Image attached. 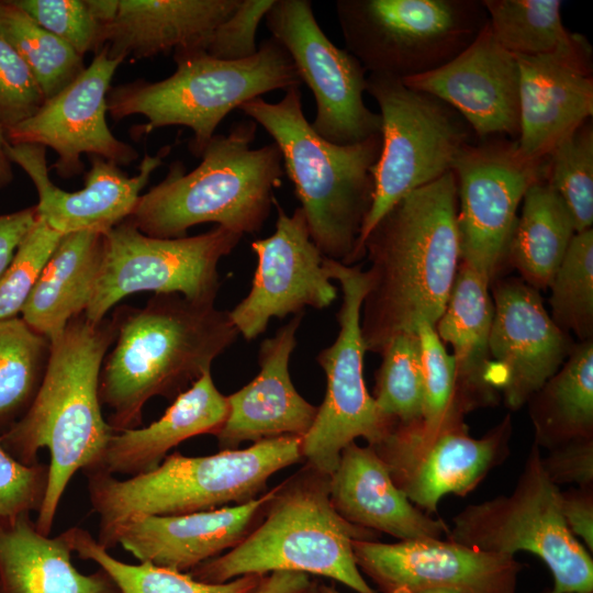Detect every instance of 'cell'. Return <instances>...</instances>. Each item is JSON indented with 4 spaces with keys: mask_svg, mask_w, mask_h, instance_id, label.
I'll use <instances>...</instances> for the list:
<instances>
[{
    "mask_svg": "<svg viewBox=\"0 0 593 593\" xmlns=\"http://www.w3.org/2000/svg\"><path fill=\"white\" fill-rule=\"evenodd\" d=\"M457 182L450 170L399 200L363 242L370 262L361 307L367 351L381 354L418 322L434 327L448 302L460 264Z\"/></svg>",
    "mask_w": 593,
    "mask_h": 593,
    "instance_id": "cell-1",
    "label": "cell"
},
{
    "mask_svg": "<svg viewBox=\"0 0 593 593\" xmlns=\"http://www.w3.org/2000/svg\"><path fill=\"white\" fill-rule=\"evenodd\" d=\"M116 335L113 315L97 323L83 313L70 320L51 342L46 371L30 409L0 435V445L23 465L38 463L41 449L49 451L46 494L34 521L43 535H51L71 478L78 471L99 470L114 434L102 416L99 379Z\"/></svg>",
    "mask_w": 593,
    "mask_h": 593,
    "instance_id": "cell-2",
    "label": "cell"
},
{
    "mask_svg": "<svg viewBox=\"0 0 593 593\" xmlns=\"http://www.w3.org/2000/svg\"><path fill=\"white\" fill-rule=\"evenodd\" d=\"M114 347L99 379L114 433L137 428L154 396L174 401L238 337L230 313L178 293H156L144 307L120 306Z\"/></svg>",
    "mask_w": 593,
    "mask_h": 593,
    "instance_id": "cell-3",
    "label": "cell"
},
{
    "mask_svg": "<svg viewBox=\"0 0 593 593\" xmlns=\"http://www.w3.org/2000/svg\"><path fill=\"white\" fill-rule=\"evenodd\" d=\"M257 125L246 119L227 134H215L189 172L182 163H172L167 176L141 194L126 220L156 238L184 237L189 228L210 222L242 236L259 232L284 170L275 143L250 147Z\"/></svg>",
    "mask_w": 593,
    "mask_h": 593,
    "instance_id": "cell-4",
    "label": "cell"
},
{
    "mask_svg": "<svg viewBox=\"0 0 593 593\" xmlns=\"http://www.w3.org/2000/svg\"><path fill=\"white\" fill-rule=\"evenodd\" d=\"M243 113L272 137L283 170L294 186L310 236L324 257L351 266L373 199L372 168L381 134L350 145L318 136L306 120L300 88H289L278 102L255 98Z\"/></svg>",
    "mask_w": 593,
    "mask_h": 593,
    "instance_id": "cell-5",
    "label": "cell"
},
{
    "mask_svg": "<svg viewBox=\"0 0 593 593\" xmlns=\"http://www.w3.org/2000/svg\"><path fill=\"white\" fill-rule=\"evenodd\" d=\"M302 460V437L282 436L209 456L174 452L152 471L124 480L89 472L97 540L110 550L116 529L136 515H182L249 502L267 491L276 472Z\"/></svg>",
    "mask_w": 593,
    "mask_h": 593,
    "instance_id": "cell-6",
    "label": "cell"
},
{
    "mask_svg": "<svg viewBox=\"0 0 593 593\" xmlns=\"http://www.w3.org/2000/svg\"><path fill=\"white\" fill-rule=\"evenodd\" d=\"M378 533L344 519L329 499V475L306 465L278 484L261 522L236 547L188 573L205 583L247 574L302 572L337 581L356 593H378L360 572L354 540Z\"/></svg>",
    "mask_w": 593,
    "mask_h": 593,
    "instance_id": "cell-7",
    "label": "cell"
},
{
    "mask_svg": "<svg viewBox=\"0 0 593 593\" xmlns=\"http://www.w3.org/2000/svg\"><path fill=\"white\" fill-rule=\"evenodd\" d=\"M176 71L159 81L137 79L110 88L108 113L114 121L141 114L138 134L166 126L193 132L189 148L200 156L223 119L243 103L273 90L300 88L302 80L284 47L265 40L255 55L221 60L201 51L176 49Z\"/></svg>",
    "mask_w": 593,
    "mask_h": 593,
    "instance_id": "cell-8",
    "label": "cell"
},
{
    "mask_svg": "<svg viewBox=\"0 0 593 593\" xmlns=\"http://www.w3.org/2000/svg\"><path fill=\"white\" fill-rule=\"evenodd\" d=\"M541 456L534 444L513 491L463 507L447 539L488 552L533 553L551 572L548 593H593L592 553L568 528L561 489L546 474Z\"/></svg>",
    "mask_w": 593,
    "mask_h": 593,
    "instance_id": "cell-9",
    "label": "cell"
},
{
    "mask_svg": "<svg viewBox=\"0 0 593 593\" xmlns=\"http://www.w3.org/2000/svg\"><path fill=\"white\" fill-rule=\"evenodd\" d=\"M346 49L369 74L399 79L437 69L482 31L478 0H338Z\"/></svg>",
    "mask_w": 593,
    "mask_h": 593,
    "instance_id": "cell-10",
    "label": "cell"
},
{
    "mask_svg": "<svg viewBox=\"0 0 593 593\" xmlns=\"http://www.w3.org/2000/svg\"><path fill=\"white\" fill-rule=\"evenodd\" d=\"M380 109L381 152L372 168L373 199L358 242L404 195L448 171L477 137L466 120L438 98L412 89L399 78L369 74L367 90Z\"/></svg>",
    "mask_w": 593,
    "mask_h": 593,
    "instance_id": "cell-11",
    "label": "cell"
},
{
    "mask_svg": "<svg viewBox=\"0 0 593 593\" xmlns=\"http://www.w3.org/2000/svg\"><path fill=\"white\" fill-rule=\"evenodd\" d=\"M242 237L215 226L200 235L156 238L125 220L104 233L101 266L83 314L100 322L115 303L141 291L178 293L197 303L214 304L219 262Z\"/></svg>",
    "mask_w": 593,
    "mask_h": 593,
    "instance_id": "cell-12",
    "label": "cell"
},
{
    "mask_svg": "<svg viewBox=\"0 0 593 593\" xmlns=\"http://www.w3.org/2000/svg\"><path fill=\"white\" fill-rule=\"evenodd\" d=\"M323 267L329 279L338 281L343 301L337 313V337L316 357L326 376V392L313 425L302 437V457L306 465L331 475L347 445L363 438L373 446L391 432L395 422L381 414L363 380L367 350L360 317L369 288L368 275L360 266L327 257L323 258Z\"/></svg>",
    "mask_w": 593,
    "mask_h": 593,
    "instance_id": "cell-13",
    "label": "cell"
},
{
    "mask_svg": "<svg viewBox=\"0 0 593 593\" xmlns=\"http://www.w3.org/2000/svg\"><path fill=\"white\" fill-rule=\"evenodd\" d=\"M451 171L457 182L460 262L493 282L526 190L544 180L545 158L525 157L515 139L490 136L468 144Z\"/></svg>",
    "mask_w": 593,
    "mask_h": 593,
    "instance_id": "cell-14",
    "label": "cell"
},
{
    "mask_svg": "<svg viewBox=\"0 0 593 593\" xmlns=\"http://www.w3.org/2000/svg\"><path fill=\"white\" fill-rule=\"evenodd\" d=\"M265 22L314 96L316 113L311 125L318 136L350 145L381 134L380 114L363 101L367 70L326 36L310 0H275Z\"/></svg>",
    "mask_w": 593,
    "mask_h": 593,
    "instance_id": "cell-15",
    "label": "cell"
},
{
    "mask_svg": "<svg viewBox=\"0 0 593 593\" xmlns=\"http://www.w3.org/2000/svg\"><path fill=\"white\" fill-rule=\"evenodd\" d=\"M511 416L479 438L463 418L424 434L414 424L393 426L373 449L396 486L421 511L438 510L448 494L466 495L510 455Z\"/></svg>",
    "mask_w": 593,
    "mask_h": 593,
    "instance_id": "cell-16",
    "label": "cell"
},
{
    "mask_svg": "<svg viewBox=\"0 0 593 593\" xmlns=\"http://www.w3.org/2000/svg\"><path fill=\"white\" fill-rule=\"evenodd\" d=\"M356 563L378 593H517L523 564L514 556L488 552L441 538L380 542L354 540Z\"/></svg>",
    "mask_w": 593,
    "mask_h": 593,
    "instance_id": "cell-17",
    "label": "cell"
},
{
    "mask_svg": "<svg viewBox=\"0 0 593 593\" xmlns=\"http://www.w3.org/2000/svg\"><path fill=\"white\" fill-rule=\"evenodd\" d=\"M273 206L275 233L250 244L257 256L250 290L228 312L246 340L262 334L272 317L296 315L306 306L322 310L337 296L323 267L324 256L311 239L302 209L295 208L288 215L277 199Z\"/></svg>",
    "mask_w": 593,
    "mask_h": 593,
    "instance_id": "cell-18",
    "label": "cell"
},
{
    "mask_svg": "<svg viewBox=\"0 0 593 593\" xmlns=\"http://www.w3.org/2000/svg\"><path fill=\"white\" fill-rule=\"evenodd\" d=\"M122 63L110 58L104 46L72 83L45 100L34 115L5 131L7 141L12 145L51 147L58 155L53 168L66 179L82 172V154L100 156L119 166L132 164L137 152L116 138L107 123V96Z\"/></svg>",
    "mask_w": 593,
    "mask_h": 593,
    "instance_id": "cell-19",
    "label": "cell"
},
{
    "mask_svg": "<svg viewBox=\"0 0 593 593\" xmlns=\"http://www.w3.org/2000/svg\"><path fill=\"white\" fill-rule=\"evenodd\" d=\"M491 289V382L516 411L559 370L574 343L548 314L539 291L523 279L497 280Z\"/></svg>",
    "mask_w": 593,
    "mask_h": 593,
    "instance_id": "cell-20",
    "label": "cell"
},
{
    "mask_svg": "<svg viewBox=\"0 0 593 593\" xmlns=\"http://www.w3.org/2000/svg\"><path fill=\"white\" fill-rule=\"evenodd\" d=\"M456 110L477 139L519 134V67L489 23L455 58L432 71L401 79Z\"/></svg>",
    "mask_w": 593,
    "mask_h": 593,
    "instance_id": "cell-21",
    "label": "cell"
},
{
    "mask_svg": "<svg viewBox=\"0 0 593 593\" xmlns=\"http://www.w3.org/2000/svg\"><path fill=\"white\" fill-rule=\"evenodd\" d=\"M5 152L10 161L19 165L33 181L38 194L37 216L49 227L63 235L81 231L104 234L132 214L141 191L169 154L170 146L160 148L155 156L146 154L133 177L113 161L89 156L91 168L86 174L85 187L74 192L56 187L49 179L46 147L8 142Z\"/></svg>",
    "mask_w": 593,
    "mask_h": 593,
    "instance_id": "cell-22",
    "label": "cell"
},
{
    "mask_svg": "<svg viewBox=\"0 0 593 593\" xmlns=\"http://www.w3.org/2000/svg\"><path fill=\"white\" fill-rule=\"evenodd\" d=\"M521 153L542 159L593 114L592 47L586 37L553 54L516 56Z\"/></svg>",
    "mask_w": 593,
    "mask_h": 593,
    "instance_id": "cell-23",
    "label": "cell"
},
{
    "mask_svg": "<svg viewBox=\"0 0 593 593\" xmlns=\"http://www.w3.org/2000/svg\"><path fill=\"white\" fill-rule=\"evenodd\" d=\"M277 486L246 503L182 515H136L115 532L139 562L189 572L236 547L261 522Z\"/></svg>",
    "mask_w": 593,
    "mask_h": 593,
    "instance_id": "cell-24",
    "label": "cell"
},
{
    "mask_svg": "<svg viewBox=\"0 0 593 593\" xmlns=\"http://www.w3.org/2000/svg\"><path fill=\"white\" fill-rule=\"evenodd\" d=\"M302 318L303 313L294 315L272 337L262 340L258 353L259 372L226 396L227 416L215 435L221 450L237 449L245 441L304 437L310 430L317 406L300 395L289 372Z\"/></svg>",
    "mask_w": 593,
    "mask_h": 593,
    "instance_id": "cell-25",
    "label": "cell"
},
{
    "mask_svg": "<svg viewBox=\"0 0 593 593\" xmlns=\"http://www.w3.org/2000/svg\"><path fill=\"white\" fill-rule=\"evenodd\" d=\"M329 499L347 522L399 540L441 538L449 526L417 508L396 486L372 446L356 441L340 452L329 475Z\"/></svg>",
    "mask_w": 593,
    "mask_h": 593,
    "instance_id": "cell-26",
    "label": "cell"
},
{
    "mask_svg": "<svg viewBox=\"0 0 593 593\" xmlns=\"http://www.w3.org/2000/svg\"><path fill=\"white\" fill-rule=\"evenodd\" d=\"M240 0H120L104 26L110 58L137 60L192 49L225 21Z\"/></svg>",
    "mask_w": 593,
    "mask_h": 593,
    "instance_id": "cell-27",
    "label": "cell"
},
{
    "mask_svg": "<svg viewBox=\"0 0 593 593\" xmlns=\"http://www.w3.org/2000/svg\"><path fill=\"white\" fill-rule=\"evenodd\" d=\"M491 283L460 262L445 311L435 325L443 343L452 347L456 365V404L466 415L494 405L489 337L494 306Z\"/></svg>",
    "mask_w": 593,
    "mask_h": 593,
    "instance_id": "cell-28",
    "label": "cell"
},
{
    "mask_svg": "<svg viewBox=\"0 0 593 593\" xmlns=\"http://www.w3.org/2000/svg\"><path fill=\"white\" fill-rule=\"evenodd\" d=\"M227 412L226 396L208 371L179 394L157 421L143 428L114 433L97 471L128 477L149 472L180 443L203 434L215 436Z\"/></svg>",
    "mask_w": 593,
    "mask_h": 593,
    "instance_id": "cell-29",
    "label": "cell"
},
{
    "mask_svg": "<svg viewBox=\"0 0 593 593\" xmlns=\"http://www.w3.org/2000/svg\"><path fill=\"white\" fill-rule=\"evenodd\" d=\"M65 536L41 534L30 514L0 518V593H122L101 568L83 574Z\"/></svg>",
    "mask_w": 593,
    "mask_h": 593,
    "instance_id": "cell-30",
    "label": "cell"
},
{
    "mask_svg": "<svg viewBox=\"0 0 593 593\" xmlns=\"http://www.w3.org/2000/svg\"><path fill=\"white\" fill-rule=\"evenodd\" d=\"M104 234L81 231L61 237L21 313L23 321L49 342L74 317L85 313L99 273Z\"/></svg>",
    "mask_w": 593,
    "mask_h": 593,
    "instance_id": "cell-31",
    "label": "cell"
},
{
    "mask_svg": "<svg viewBox=\"0 0 593 593\" xmlns=\"http://www.w3.org/2000/svg\"><path fill=\"white\" fill-rule=\"evenodd\" d=\"M526 404L539 448L593 438V339L574 344L559 370Z\"/></svg>",
    "mask_w": 593,
    "mask_h": 593,
    "instance_id": "cell-32",
    "label": "cell"
},
{
    "mask_svg": "<svg viewBox=\"0 0 593 593\" xmlns=\"http://www.w3.org/2000/svg\"><path fill=\"white\" fill-rule=\"evenodd\" d=\"M575 233L560 195L544 180L537 181L524 194L506 260L527 284L547 290Z\"/></svg>",
    "mask_w": 593,
    "mask_h": 593,
    "instance_id": "cell-33",
    "label": "cell"
},
{
    "mask_svg": "<svg viewBox=\"0 0 593 593\" xmlns=\"http://www.w3.org/2000/svg\"><path fill=\"white\" fill-rule=\"evenodd\" d=\"M72 552L103 569L122 593H253L265 574L242 575L224 583H205L188 572L149 562H123L99 544L87 529L78 526L63 532Z\"/></svg>",
    "mask_w": 593,
    "mask_h": 593,
    "instance_id": "cell-34",
    "label": "cell"
},
{
    "mask_svg": "<svg viewBox=\"0 0 593 593\" xmlns=\"http://www.w3.org/2000/svg\"><path fill=\"white\" fill-rule=\"evenodd\" d=\"M497 42L515 56L570 49L585 37L566 29L560 0H482Z\"/></svg>",
    "mask_w": 593,
    "mask_h": 593,
    "instance_id": "cell-35",
    "label": "cell"
},
{
    "mask_svg": "<svg viewBox=\"0 0 593 593\" xmlns=\"http://www.w3.org/2000/svg\"><path fill=\"white\" fill-rule=\"evenodd\" d=\"M49 354L51 342L22 317L0 321V435L30 409Z\"/></svg>",
    "mask_w": 593,
    "mask_h": 593,
    "instance_id": "cell-36",
    "label": "cell"
},
{
    "mask_svg": "<svg viewBox=\"0 0 593 593\" xmlns=\"http://www.w3.org/2000/svg\"><path fill=\"white\" fill-rule=\"evenodd\" d=\"M0 36L16 52L48 100L86 69L83 57L12 0L0 1Z\"/></svg>",
    "mask_w": 593,
    "mask_h": 593,
    "instance_id": "cell-37",
    "label": "cell"
},
{
    "mask_svg": "<svg viewBox=\"0 0 593 593\" xmlns=\"http://www.w3.org/2000/svg\"><path fill=\"white\" fill-rule=\"evenodd\" d=\"M549 288L551 318L580 342L593 339V230L575 233Z\"/></svg>",
    "mask_w": 593,
    "mask_h": 593,
    "instance_id": "cell-38",
    "label": "cell"
},
{
    "mask_svg": "<svg viewBox=\"0 0 593 593\" xmlns=\"http://www.w3.org/2000/svg\"><path fill=\"white\" fill-rule=\"evenodd\" d=\"M547 182L570 211L575 232L593 225V124L588 120L560 139L545 157Z\"/></svg>",
    "mask_w": 593,
    "mask_h": 593,
    "instance_id": "cell-39",
    "label": "cell"
},
{
    "mask_svg": "<svg viewBox=\"0 0 593 593\" xmlns=\"http://www.w3.org/2000/svg\"><path fill=\"white\" fill-rule=\"evenodd\" d=\"M376 373L373 399L396 424L417 423L423 410V378L416 333H402L384 347Z\"/></svg>",
    "mask_w": 593,
    "mask_h": 593,
    "instance_id": "cell-40",
    "label": "cell"
},
{
    "mask_svg": "<svg viewBox=\"0 0 593 593\" xmlns=\"http://www.w3.org/2000/svg\"><path fill=\"white\" fill-rule=\"evenodd\" d=\"M423 378L421 421L413 423L419 432L432 434L446 424L463 418L456 404V365L435 327L421 321L415 327Z\"/></svg>",
    "mask_w": 593,
    "mask_h": 593,
    "instance_id": "cell-41",
    "label": "cell"
},
{
    "mask_svg": "<svg viewBox=\"0 0 593 593\" xmlns=\"http://www.w3.org/2000/svg\"><path fill=\"white\" fill-rule=\"evenodd\" d=\"M64 235L36 217L0 278V321L16 317Z\"/></svg>",
    "mask_w": 593,
    "mask_h": 593,
    "instance_id": "cell-42",
    "label": "cell"
},
{
    "mask_svg": "<svg viewBox=\"0 0 593 593\" xmlns=\"http://www.w3.org/2000/svg\"><path fill=\"white\" fill-rule=\"evenodd\" d=\"M42 27L67 43L78 55L104 47V25L96 20L86 0H12Z\"/></svg>",
    "mask_w": 593,
    "mask_h": 593,
    "instance_id": "cell-43",
    "label": "cell"
},
{
    "mask_svg": "<svg viewBox=\"0 0 593 593\" xmlns=\"http://www.w3.org/2000/svg\"><path fill=\"white\" fill-rule=\"evenodd\" d=\"M45 97L16 52L0 36V127L5 131L34 115Z\"/></svg>",
    "mask_w": 593,
    "mask_h": 593,
    "instance_id": "cell-44",
    "label": "cell"
},
{
    "mask_svg": "<svg viewBox=\"0 0 593 593\" xmlns=\"http://www.w3.org/2000/svg\"><path fill=\"white\" fill-rule=\"evenodd\" d=\"M275 0H240L239 5L208 35L198 47L208 56L221 60H240L258 51V26Z\"/></svg>",
    "mask_w": 593,
    "mask_h": 593,
    "instance_id": "cell-45",
    "label": "cell"
},
{
    "mask_svg": "<svg viewBox=\"0 0 593 593\" xmlns=\"http://www.w3.org/2000/svg\"><path fill=\"white\" fill-rule=\"evenodd\" d=\"M48 463L26 466L0 445V518L38 512L44 501Z\"/></svg>",
    "mask_w": 593,
    "mask_h": 593,
    "instance_id": "cell-46",
    "label": "cell"
},
{
    "mask_svg": "<svg viewBox=\"0 0 593 593\" xmlns=\"http://www.w3.org/2000/svg\"><path fill=\"white\" fill-rule=\"evenodd\" d=\"M541 456L542 468L556 485L593 486V438L558 445Z\"/></svg>",
    "mask_w": 593,
    "mask_h": 593,
    "instance_id": "cell-47",
    "label": "cell"
},
{
    "mask_svg": "<svg viewBox=\"0 0 593 593\" xmlns=\"http://www.w3.org/2000/svg\"><path fill=\"white\" fill-rule=\"evenodd\" d=\"M560 505L570 532L593 552V486L561 490Z\"/></svg>",
    "mask_w": 593,
    "mask_h": 593,
    "instance_id": "cell-48",
    "label": "cell"
},
{
    "mask_svg": "<svg viewBox=\"0 0 593 593\" xmlns=\"http://www.w3.org/2000/svg\"><path fill=\"white\" fill-rule=\"evenodd\" d=\"M36 217V205L13 213L0 214V278Z\"/></svg>",
    "mask_w": 593,
    "mask_h": 593,
    "instance_id": "cell-49",
    "label": "cell"
},
{
    "mask_svg": "<svg viewBox=\"0 0 593 593\" xmlns=\"http://www.w3.org/2000/svg\"><path fill=\"white\" fill-rule=\"evenodd\" d=\"M312 581L306 573L273 571L265 574L253 593H305Z\"/></svg>",
    "mask_w": 593,
    "mask_h": 593,
    "instance_id": "cell-50",
    "label": "cell"
},
{
    "mask_svg": "<svg viewBox=\"0 0 593 593\" xmlns=\"http://www.w3.org/2000/svg\"><path fill=\"white\" fill-rule=\"evenodd\" d=\"M120 0H86V3L98 22L104 26L112 23L119 11Z\"/></svg>",
    "mask_w": 593,
    "mask_h": 593,
    "instance_id": "cell-51",
    "label": "cell"
},
{
    "mask_svg": "<svg viewBox=\"0 0 593 593\" xmlns=\"http://www.w3.org/2000/svg\"><path fill=\"white\" fill-rule=\"evenodd\" d=\"M7 144L5 132L0 127V189L7 187L13 180L12 163L5 152Z\"/></svg>",
    "mask_w": 593,
    "mask_h": 593,
    "instance_id": "cell-52",
    "label": "cell"
},
{
    "mask_svg": "<svg viewBox=\"0 0 593 593\" xmlns=\"http://www.w3.org/2000/svg\"><path fill=\"white\" fill-rule=\"evenodd\" d=\"M317 592H318V593H342L340 591H338V590L336 589L335 585H333V584H325V583H318Z\"/></svg>",
    "mask_w": 593,
    "mask_h": 593,
    "instance_id": "cell-53",
    "label": "cell"
},
{
    "mask_svg": "<svg viewBox=\"0 0 593 593\" xmlns=\"http://www.w3.org/2000/svg\"><path fill=\"white\" fill-rule=\"evenodd\" d=\"M419 593H459V592L454 591V590H448V589H430V590L422 591Z\"/></svg>",
    "mask_w": 593,
    "mask_h": 593,
    "instance_id": "cell-54",
    "label": "cell"
},
{
    "mask_svg": "<svg viewBox=\"0 0 593 593\" xmlns=\"http://www.w3.org/2000/svg\"><path fill=\"white\" fill-rule=\"evenodd\" d=\"M317 586H318V582L313 580L305 593H318Z\"/></svg>",
    "mask_w": 593,
    "mask_h": 593,
    "instance_id": "cell-55",
    "label": "cell"
},
{
    "mask_svg": "<svg viewBox=\"0 0 593 593\" xmlns=\"http://www.w3.org/2000/svg\"><path fill=\"white\" fill-rule=\"evenodd\" d=\"M546 593H548V592H546Z\"/></svg>",
    "mask_w": 593,
    "mask_h": 593,
    "instance_id": "cell-56",
    "label": "cell"
}]
</instances>
